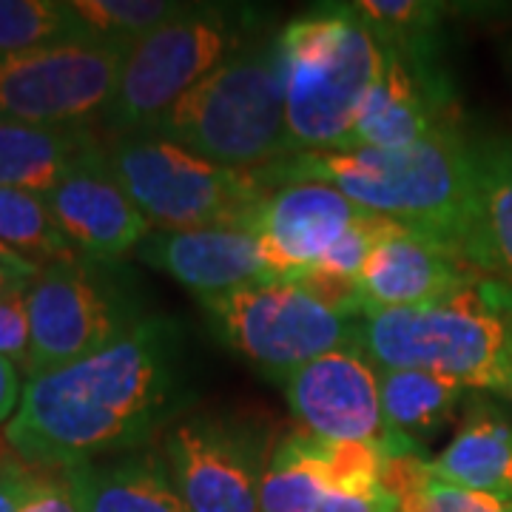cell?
<instances>
[{"mask_svg": "<svg viewBox=\"0 0 512 512\" xmlns=\"http://www.w3.org/2000/svg\"><path fill=\"white\" fill-rule=\"evenodd\" d=\"M20 396V367L0 356V424H9V419L18 413Z\"/></svg>", "mask_w": 512, "mask_h": 512, "instance_id": "obj_31", "label": "cell"}, {"mask_svg": "<svg viewBox=\"0 0 512 512\" xmlns=\"http://www.w3.org/2000/svg\"><path fill=\"white\" fill-rule=\"evenodd\" d=\"M106 143L100 126H32L0 120V188L49 194L72 165Z\"/></svg>", "mask_w": 512, "mask_h": 512, "instance_id": "obj_21", "label": "cell"}, {"mask_svg": "<svg viewBox=\"0 0 512 512\" xmlns=\"http://www.w3.org/2000/svg\"><path fill=\"white\" fill-rule=\"evenodd\" d=\"M32 279H35L32 274H23V271H15V268L0 265V299H6V296H12V293L29 291Z\"/></svg>", "mask_w": 512, "mask_h": 512, "instance_id": "obj_32", "label": "cell"}, {"mask_svg": "<svg viewBox=\"0 0 512 512\" xmlns=\"http://www.w3.org/2000/svg\"><path fill=\"white\" fill-rule=\"evenodd\" d=\"M0 242L40 271L77 256L57 228L46 197L20 188H0Z\"/></svg>", "mask_w": 512, "mask_h": 512, "instance_id": "obj_25", "label": "cell"}, {"mask_svg": "<svg viewBox=\"0 0 512 512\" xmlns=\"http://www.w3.org/2000/svg\"><path fill=\"white\" fill-rule=\"evenodd\" d=\"M18 512H80L66 470L35 467Z\"/></svg>", "mask_w": 512, "mask_h": 512, "instance_id": "obj_28", "label": "cell"}, {"mask_svg": "<svg viewBox=\"0 0 512 512\" xmlns=\"http://www.w3.org/2000/svg\"><path fill=\"white\" fill-rule=\"evenodd\" d=\"M430 464L458 487L512 507V421L495 404H467L458 433Z\"/></svg>", "mask_w": 512, "mask_h": 512, "instance_id": "obj_20", "label": "cell"}, {"mask_svg": "<svg viewBox=\"0 0 512 512\" xmlns=\"http://www.w3.org/2000/svg\"><path fill=\"white\" fill-rule=\"evenodd\" d=\"M370 211L325 183H291L271 188L248 220L274 274L282 282L319 268L330 248Z\"/></svg>", "mask_w": 512, "mask_h": 512, "instance_id": "obj_14", "label": "cell"}, {"mask_svg": "<svg viewBox=\"0 0 512 512\" xmlns=\"http://www.w3.org/2000/svg\"><path fill=\"white\" fill-rule=\"evenodd\" d=\"M384 72L339 151L407 148L458 126V97L439 43L382 46Z\"/></svg>", "mask_w": 512, "mask_h": 512, "instance_id": "obj_13", "label": "cell"}, {"mask_svg": "<svg viewBox=\"0 0 512 512\" xmlns=\"http://www.w3.org/2000/svg\"><path fill=\"white\" fill-rule=\"evenodd\" d=\"M131 46L86 37L0 57V120L32 126L103 123Z\"/></svg>", "mask_w": 512, "mask_h": 512, "instance_id": "obj_11", "label": "cell"}, {"mask_svg": "<svg viewBox=\"0 0 512 512\" xmlns=\"http://www.w3.org/2000/svg\"><path fill=\"white\" fill-rule=\"evenodd\" d=\"M35 467L9 447V441L0 439V512H18L23 495L29 490Z\"/></svg>", "mask_w": 512, "mask_h": 512, "instance_id": "obj_30", "label": "cell"}, {"mask_svg": "<svg viewBox=\"0 0 512 512\" xmlns=\"http://www.w3.org/2000/svg\"><path fill=\"white\" fill-rule=\"evenodd\" d=\"M26 293L20 291L0 299V356L15 362L26 370L29 362V345H32V328H29V305Z\"/></svg>", "mask_w": 512, "mask_h": 512, "instance_id": "obj_29", "label": "cell"}, {"mask_svg": "<svg viewBox=\"0 0 512 512\" xmlns=\"http://www.w3.org/2000/svg\"><path fill=\"white\" fill-rule=\"evenodd\" d=\"M259 35L265 32L251 6L188 3L128 49L117 94L100 123L106 140L154 134L185 94Z\"/></svg>", "mask_w": 512, "mask_h": 512, "instance_id": "obj_6", "label": "cell"}, {"mask_svg": "<svg viewBox=\"0 0 512 512\" xmlns=\"http://www.w3.org/2000/svg\"><path fill=\"white\" fill-rule=\"evenodd\" d=\"M154 134L239 171L285 160L288 120L279 29L259 35L197 83Z\"/></svg>", "mask_w": 512, "mask_h": 512, "instance_id": "obj_5", "label": "cell"}, {"mask_svg": "<svg viewBox=\"0 0 512 512\" xmlns=\"http://www.w3.org/2000/svg\"><path fill=\"white\" fill-rule=\"evenodd\" d=\"M507 393L512 396V370H510V384H507Z\"/></svg>", "mask_w": 512, "mask_h": 512, "instance_id": "obj_34", "label": "cell"}, {"mask_svg": "<svg viewBox=\"0 0 512 512\" xmlns=\"http://www.w3.org/2000/svg\"><path fill=\"white\" fill-rule=\"evenodd\" d=\"M379 393L387 424L413 441L439 433L467 396V390L450 379L402 367H379Z\"/></svg>", "mask_w": 512, "mask_h": 512, "instance_id": "obj_23", "label": "cell"}, {"mask_svg": "<svg viewBox=\"0 0 512 512\" xmlns=\"http://www.w3.org/2000/svg\"><path fill=\"white\" fill-rule=\"evenodd\" d=\"M359 348L376 367L424 370L464 390L507 393L512 313L487 279L447 299L362 316Z\"/></svg>", "mask_w": 512, "mask_h": 512, "instance_id": "obj_4", "label": "cell"}, {"mask_svg": "<svg viewBox=\"0 0 512 512\" xmlns=\"http://www.w3.org/2000/svg\"><path fill=\"white\" fill-rule=\"evenodd\" d=\"M259 512H399L390 490L350 493L322 476L305 453L299 433L276 441L274 456L262 481Z\"/></svg>", "mask_w": 512, "mask_h": 512, "instance_id": "obj_22", "label": "cell"}, {"mask_svg": "<svg viewBox=\"0 0 512 512\" xmlns=\"http://www.w3.org/2000/svg\"><path fill=\"white\" fill-rule=\"evenodd\" d=\"M430 461L433 458H424L419 450L384 464V487L399 498V512H512L490 495L441 478Z\"/></svg>", "mask_w": 512, "mask_h": 512, "instance_id": "obj_24", "label": "cell"}, {"mask_svg": "<svg viewBox=\"0 0 512 512\" xmlns=\"http://www.w3.org/2000/svg\"><path fill=\"white\" fill-rule=\"evenodd\" d=\"M288 157L339 151L384 72V49L353 3H325L279 29Z\"/></svg>", "mask_w": 512, "mask_h": 512, "instance_id": "obj_3", "label": "cell"}, {"mask_svg": "<svg viewBox=\"0 0 512 512\" xmlns=\"http://www.w3.org/2000/svg\"><path fill=\"white\" fill-rule=\"evenodd\" d=\"M97 37L66 0H0V57Z\"/></svg>", "mask_w": 512, "mask_h": 512, "instance_id": "obj_26", "label": "cell"}, {"mask_svg": "<svg viewBox=\"0 0 512 512\" xmlns=\"http://www.w3.org/2000/svg\"><path fill=\"white\" fill-rule=\"evenodd\" d=\"M26 305L32 345L23 373L29 379L109 348L148 313L120 262L83 256L46 265L32 279Z\"/></svg>", "mask_w": 512, "mask_h": 512, "instance_id": "obj_8", "label": "cell"}, {"mask_svg": "<svg viewBox=\"0 0 512 512\" xmlns=\"http://www.w3.org/2000/svg\"><path fill=\"white\" fill-rule=\"evenodd\" d=\"M282 390L299 427L319 439L370 444L384 461L421 450L384 419L379 367L362 348L330 350L293 370Z\"/></svg>", "mask_w": 512, "mask_h": 512, "instance_id": "obj_12", "label": "cell"}, {"mask_svg": "<svg viewBox=\"0 0 512 512\" xmlns=\"http://www.w3.org/2000/svg\"><path fill=\"white\" fill-rule=\"evenodd\" d=\"M137 259L177 279L197 299L279 282L248 228H154L140 242Z\"/></svg>", "mask_w": 512, "mask_h": 512, "instance_id": "obj_16", "label": "cell"}, {"mask_svg": "<svg viewBox=\"0 0 512 512\" xmlns=\"http://www.w3.org/2000/svg\"><path fill=\"white\" fill-rule=\"evenodd\" d=\"M185 328L146 313L109 348L29 379L3 439L32 467L128 456L183 419L191 404Z\"/></svg>", "mask_w": 512, "mask_h": 512, "instance_id": "obj_1", "label": "cell"}, {"mask_svg": "<svg viewBox=\"0 0 512 512\" xmlns=\"http://www.w3.org/2000/svg\"><path fill=\"white\" fill-rule=\"evenodd\" d=\"M74 12L97 37L134 46L163 23L177 18L188 3L174 0H72Z\"/></svg>", "mask_w": 512, "mask_h": 512, "instance_id": "obj_27", "label": "cell"}, {"mask_svg": "<svg viewBox=\"0 0 512 512\" xmlns=\"http://www.w3.org/2000/svg\"><path fill=\"white\" fill-rule=\"evenodd\" d=\"M200 305L222 345L276 384L330 350L359 348L362 319L333 311L296 282L205 296Z\"/></svg>", "mask_w": 512, "mask_h": 512, "instance_id": "obj_9", "label": "cell"}, {"mask_svg": "<svg viewBox=\"0 0 512 512\" xmlns=\"http://www.w3.org/2000/svg\"><path fill=\"white\" fill-rule=\"evenodd\" d=\"M66 476L80 512H191L157 450L74 464Z\"/></svg>", "mask_w": 512, "mask_h": 512, "instance_id": "obj_19", "label": "cell"}, {"mask_svg": "<svg viewBox=\"0 0 512 512\" xmlns=\"http://www.w3.org/2000/svg\"><path fill=\"white\" fill-rule=\"evenodd\" d=\"M476 217L464 245V262L487 279L512 313V140H473Z\"/></svg>", "mask_w": 512, "mask_h": 512, "instance_id": "obj_18", "label": "cell"}, {"mask_svg": "<svg viewBox=\"0 0 512 512\" xmlns=\"http://www.w3.org/2000/svg\"><path fill=\"white\" fill-rule=\"evenodd\" d=\"M256 177L268 188L333 185L370 214L439 242L464 262V245L476 217V171L473 148L461 128H447L416 146L390 151L353 148L293 154L259 168Z\"/></svg>", "mask_w": 512, "mask_h": 512, "instance_id": "obj_2", "label": "cell"}, {"mask_svg": "<svg viewBox=\"0 0 512 512\" xmlns=\"http://www.w3.org/2000/svg\"><path fill=\"white\" fill-rule=\"evenodd\" d=\"M481 276L433 239L396 225L359 274L362 316L419 308L470 288Z\"/></svg>", "mask_w": 512, "mask_h": 512, "instance_id": "obj_17", "label": "cell"}, {"mask_svg": "<svg viewBox=\"0 0 512 512\" xmlns=\"http://www.w3.org/2000/svg\"><path fill=\"white\" fill-rule=\"evenodd\" d=\"M46 202L74 254L92 262H123L154 231L111 171L106 143L80 157Z\"/></svg>", "mask_w": 512, "mask_h": 512, "instance_id": "obj_15", "label": "cell"}, {"mask_svg": "<svg viewBox=\"0 0 512 512\" xmlns=\"http://www.w3.org/2000/svg\"><path fill=\"white\" fill-rule=\"evenodd\" d=\"M0 265H6V268H15V271H23V274H32V276L40 274V268L29 265V262H26L23 256L15 254V251H9L3 242H0Z\"/></svg>", "mask_w": 512, "mask_h": 512, "instance_id": "obj_33", "label": "cell"}, {"mask_svg": "<svg viewBox=\"0 0 512 512\" xmlns=\"http://www.w3.org/2000/svg\"><path fill=\"white\" fill-rule=\"evenodd\" d=\"M111 171L154 228H245L271 191L256 171L211 163L163 134L106 140Z\"/></svg>", "mask_w": 512, "mask_h": 512, "instance_id": "obj_7", "label": "cell"}, {"mask_svg": "<svg viewBox=\"0 0 512 512\" xmlns=\"http://www.w3.org/2000/svg\"><path fill=\"white\" fill-rule=\"evenodd\" d=\"M276 441L265 419L205 410L171 424L160 453L191 512H259Z\"/></svg>", "mask_w": 512, "mask_h": 512, "instance_id": "obj_10", "label": "cell"}]
</instances>
